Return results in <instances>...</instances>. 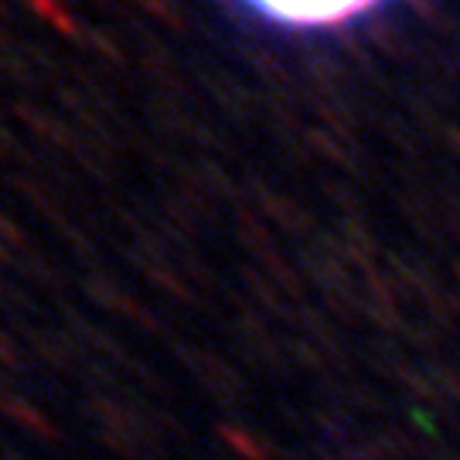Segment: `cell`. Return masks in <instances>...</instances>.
Returning <instances> with one entry per match:
<instances>
[{"mask_svg": "<svg viewBox=\"0 0 460 460\" xmlns=\"http://www.w3.org/2000/svg\"><path fill=\"white\" fill-rule=\"evenodd\" d=\"M252 14L283 31H331L372 14L385 0H239Z\"/></svg>", "mask_w": 460, "mask_h": 460, "instance_id": "1", "label": "cell"}]
</instances>
